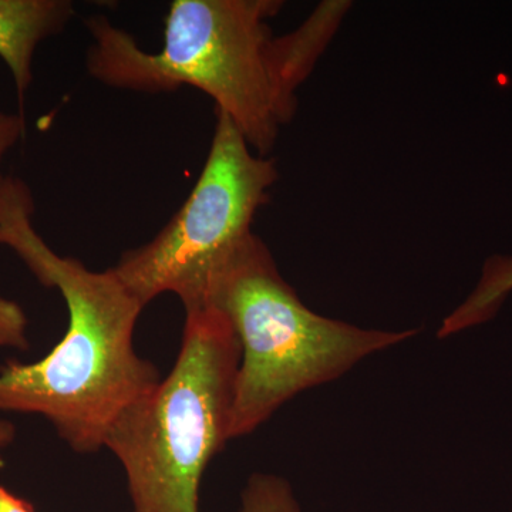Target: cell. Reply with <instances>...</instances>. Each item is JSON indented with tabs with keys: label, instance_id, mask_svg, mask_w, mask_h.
Listing matches in <instances>:
<instances>
[{
	"label": "cell",
	"instance_id": "cell-10",
	"mask_svg": "<svg viewBox=\"0 0 512 512\" xmlns=\"http://www.w3.org/2000/svg\"><path fill=\"white\" fill-rule=\"evenodd\" d=\"M23 133H25L23 117L0 110V168H2L3 158L9 153L10 148L15 147ZM3 181L5 177L0 171V190H2Z\"/></svg>",
	"mask_w": 512,
	"mask_h": 512
},
{
	"label": "cell",
	"instance_id": "cell-11",
	"mask_svg": "<svg viewBox=\"0 0 512 512\" xmlns=\"http://www.w3.org/2000/svg\"><path fill=\"white\" fill-rule=\"evenodd\" d=\"M0 512H36L35 507L0 485Z\"/></svg>",
	"mask_w": 512,
	"mask_h": 512
},
{
	"label": "cell",
	"instance_id": "cell-4",
	"mask_svg": "<svg viewBox=\"0 0 512 512\" xmlns=\"http://www.w3.org/2000/svg\"><path fill=\"white\" fill-rule=\"evenodd\" d=\"M239 360L237 335L220 311L185 312L173 369L104 441L126 474L133 512H200L202 478L229 441Z\"/></svg>",
	"mask_w": 512,
	"mask_h": 512
},
{
	"label": "cell",
	"instance_id": "cell-9",
	"mask_svg": "<svg viewBox=\"0 0 512 512\" xmlns=\"http://www.w3.org/2000/svg\"><path fill=\"white\" fill-rule=\"evenodd\" d=\"M0 348L28 350V318L18 302L0 295Z\"/></svg>",
	"mask_w": 512,
	"mask_h": 512
},
{
	"label": "cell",
	"instance_id": "cell-1",
	"mask_svg": "<svg viewBox=\"0 0 512 512\" xmlns=\"http://www.w3.org/2000/svg\"><path fill=\"white\" fill-rule=\"evenodd\" d=\"M282 6L279 0H175L158 52L141 49L104 16H92L87 72L104 86L131 92L194 87L266 157L298 110L299 87L350 9L342 0L320 3L298 29L276 36L269 19Z\"/></svg>",
	"mask_w": 512,
	"mask_h": 512
},
{
	"label": "cell",
	"instance_id": "cell-6",
	"mask_svg": "<svg viewBox=\"0 0 512 512\" xmlns=\"http://www.w3.org/2000/svg\"><path fill=\"white\" fill-rule=\"evenodd\" d=\"M74 16L67 0H0V59L8 66L23 106L33 82L40 43L63 32Z\"/></svg>",
	"mask_w": 512,
	"mask_h": 512
},
{
	"label": "cell",
	"instance_id": "cell-5",
	"mask_svg": "<svg viewBox=\"0 0 512 512\" xmlns=\"http://www.w3.org/2000/svg\"><path fill=\"white\" fill-rule=\"evenodd\" d=\"M276 180L275 160L256 154L217 111L207 161L187 200L156 237L121 256L114 272L144 308L164 293L177 296L185 312L207 308L212 279L252 234Z\"/></svg>",
	"mask_w": 512,
	"mask_h": 512
},
{
	"label": "cell",
	"instance_id": "cell-7",
	"mask_svg": "<svg viewBox=\"0 0 512 512\" xmlns=\"http://www.w3.org/2000/svg\"><path fill=\"white\" fill-rule=\"evenodd\" d=\"M510 292H512V258L494 256L488 259L477 288L453 315L448 316L440 335H451L490 319Z\"/></svg>",
	"mask_w": 512,
	"mask_h": 512
},
{
	"label": "cell",
	"instance_id": "cell-12",
	"mask_svg": "<svg viewBox=\"0 0 512 512\" xmlns=\"http://www.w3.org/2000/svg\"><path fill=\"white\" fill-rule=\"evenodd\" d=\"M16 437L15 424L8 420H0V470L5 467V457L3 451L13 443Z\"/></svg>",
	"mask_w": 512,
	"mask_h": 512
},
{
	"label": "cell",
	"instance_id": "cell-3",
	"mask_svg": "<svg viewBox=\"0 0 512 512\" xmlns=\"http://www.w3.org/2000/svg\"><path fill=\"white\" fill-rule=\"evenodd\" d=\"M207 306L227 318L241 348L229 440L254 433L299 393L419 333L357 328L311 311L254 232L215 274Z\"/></svg>",
	"mask_w": 512,
	"mask_h": 512
},
{
	"label": "cell",
	"instance_id": "cell-8",
	"mask_svg": "<svg viewBox=\"0 0 512 512\" xmlns=\"http://www.w3.org/2000/svg\"><path fill=\"white\" fill-rule=\"evenodd\" d=\"M239 512H301V505L284 478L256 473L242 490Z\"/></svg>",
	"mask_w": 512,
	"mask_h": 512
},
{
	"label": "cell",
	"instance_id": "cell-2",
	"mask_svg": "<svg viewBox=\"0 0 512 512\" xmlns=\"http://www.w3.org/2000/svg\"><path fill=\"white\" fill-rule=\"evenodd\" d=\"M35 201L25 181L5 177L0 190V244L19 256L40 284L63 296L66 333L32 363L0 369V413L39 414L74 453L104 448L121 414L160 383L138 355L134 332L144 306L113 268L92 271L57 254L33 225Z\"/></svg>",
	"mask_w": 512,
	"mask_h": 512
}]
</instances>
